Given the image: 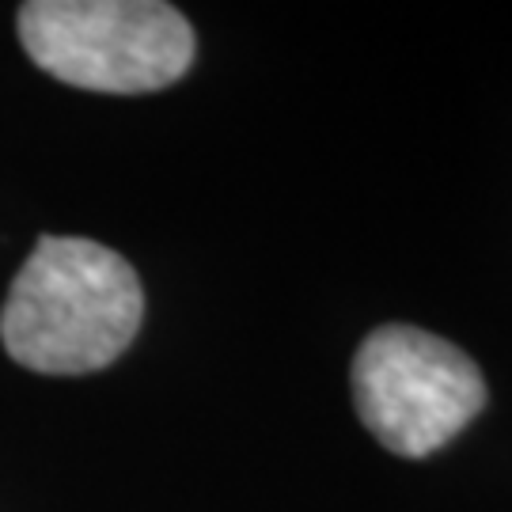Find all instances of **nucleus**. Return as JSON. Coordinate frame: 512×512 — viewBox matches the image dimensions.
Listing matches in <instances>:
<instances>
[{"label":"nucleus","instance_id":"obj_3","mask_svg":"<svg viewBox=\"0 0 512 512\" xmlns=\"http://www.w3.org/2000/svg\"><path fill=\"white\" fill-rule=\"evenodd\" d=\"M353 399L365 429L387 452L421 459L478 418L486 380L448 338L391 323L372 330L357 349Z\"/></svg>","mask_w":512,"mask_h":512},{"label":"nucleus","instance_id":"obj_2","mask_svg":"<svg viewBox=\"0 0 512 512\" xmlns=\"http://www.w3.org/2000/svg\"><path fill=\"white\" fill-rule=\"evenodd\" d=\"M19 42L54 80L110 95L160 92L194 65V27L160 0H31Z\"/></svg>","mask_w":512,"mask_h":512},{"label":"nucleus","instance_id":"obj_1","mask_svg":"<svg viewBox=\"0 0 512 512\" xmlns=\"http://www.w3.org/2000/svg\"><path fill=\"white\" fill-rule=\"evenodd\" d=\"M145 319L141 277L118 251L84 236H42L0 308V342L42 376L114 365Z\"/></svg>","mask_w":512,"mask_h":512}]
</instances>
